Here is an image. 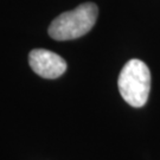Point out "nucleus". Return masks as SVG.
I'll list each match as a JSON object with an SVG mask.
<instances>
[{"label":"nucleus","instance_id":"f257e3e1","mask_svg":"<svg viewBox=\"0 0 160 160\" xmlns=\"http://www.w3.org/2000/svg\"><path fill=\"white\" fill-rule=\"evenodd\" d=\"M98 8L92 2H86L75 10L64 12L52 20L49 36L55 40H71L87 34L95 25Z\"/></svg>","mask_w":160,"mask_h":160},{"label":"nucleus","instance_id":"f03ea898","mask_svg":"<svg viewBox=\"0 0 160 160\" xmlns=\"http://www.w3.org/2000/svg\"><path fill=\"white\" fill-rule=\"evenodd\" d=\"M119 92L129 106L140 108L147 102L151 90V72L146 63L131 59L119 75Z\"/></svg>","mask_w":160,"mask_h":160},{"label":"nucleus","instance_id":"7ed1b4c3","mask_svg":"<svg viewBox=\"0 0 160 160\" xmlns=\"http://www.w3.org/2000/svg\"><path fill=\"white\" fill-rule=\"evenodd\" d=\"M29 64L38 76L48 80L58 78L67 70V62L63 58L45 49H34L30 52Z\"/></svg>","mask_w":160,"mask_h":160}]
</instances>
